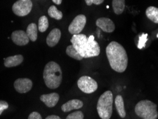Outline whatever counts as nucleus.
Segmentation results:
<instances>
[{
	"instance_id": "obj_4",
	"label": "nucleus",
	"mask_w": 158,
	"mask_h": 119,
	"mask_svg": "<svg viewBox=\"0 0 158 119\" xmlns=\"http://www.w3.org/2000/svg\"><path fill=\"white\" fill-rule=\"evenodd\" d=\"M113 96L110 91H107L100 96L97 104L98 113L101 119H110L113 113Z\"/></svg>"
},
{
	"instance_id": "obj_28",
	"label": "nucleus",
	"mask_w": 158,
	"mask_h": 119,
	"mask_svg": "<svg viewBox=\"0 0 158 119\" xmlns=\"http://www.w3.org/2000/svg\"><path fill=\"white\" fill-rule=\"evenodd\" d=\"M46 119H61L59 116H55V115H52V116H48V117H46Z\"/></svg>"
},
{
	"instance_id": "obj_20",
	"label": "nucleus",
	"mask_w": 158,
	"mask_h": 119,
	"mask_svg": "<svg viewBox=\"0 0 158 119\" xmlns=\"http://www.w3.org/2000/svg\"><path fill=\"white\" fill-rule=\"evenodd\" d=\"M48 14L52 18L55 19L56 20H61L63 17V14L61 11L56 8L54 5L51 6L48 10Z\"/></svg>"
},
{
	"instance_id": "obj_15",
	"label": "nucleus",
	"mask_w": 158,
	"mask_h": 119,
	"mask_svg": "<svg viewBox=\"0 0 158 119\" xmlns=\"http://www.w3.org/2000/svg\"><path fill=\"white\" fill-rule=\"evenodd\" d=\"M4 66L7 68L17 66L22 64L24 60V57L22 55H15L13 57H9L4 59Z\"/></svg>"
},
{
	"instance_id": "obj_18",
	"label": "nucleus",
	"mask_w": 158,
	"mask_h": 119,
	"mask_svg": "<svg viewBox=\"0 0 158 119\" xmlns=\"http://www.w3.org/2000/svg\"><path fill=\"white\" fill-rule=\"evenodd\" d=\"M37 29L38 27L36 24L31 23L27 27V34L31 41H36L37 39Z\"/></svg>"
},
{
	"instance_id": "obj_21",
	"label": "nucleus",
	"mask_w": 158,
	"mask_h": 119,
	"mask_svg": "<svg viewBox=\"0 0 158 119\" xmlns=\"http://www.w3.org/2000/svg\"><path fill=\"white\" fill-rule=\"evenodd\" d=\"M66 53L67 55L69 56V57L71 58H73L74 59L81 61L83 59V58L79 54L76 49L73 47V45L68 46V47L66 48Z\"/></svg>"
},
{
	"instance_id": "obj_22",
	"label": "nucleus",
	"mask_w": 158,
	"mask_h": 119,
	"mask_svg": "<svg viewBox=\"0 0 158 119\" xmlns=\"http://www.w3.org/2000/svg\"><path fill=\"white\" fill-rule=\"evenodd\" d=\"M48 27V21L46 16H42L39 19V30L41 32H44L47 30Z\"/></svg>"
},
{
	"instance_id": "obj_14",
	"label": "nucleus",
	"mask_w": 158,
	"mask_h": 119,
	"mask_svg": "<svg viewBox=\"0 0 158 119\" xmlns=\"http://www.w3.org/2000/svg\"><path fill=\"white\" fill-rule=\"evenodd\" d=\"M61 32L60 29H53L46 38V44H48V46L53 47L59 43L60 39H61Z\"/></svg>"
},
{
	"instance_id": "obj_3",
	"label": "nucleus",
	"mask_w": 158,
	"mask_h": 119,
	"mask_svg": "<svg viewBox=\"0 0 158 119\" xmlns=\"http://www.w3.org/2000/svg\"><path fill=\"white\" fill-rule=\"evenodd\" d=\"M44 79L46 86L51 89H56L61 85L62 71L57 63L50 62L44 70Z\"/></svg>"
},
{
	"instance_id": "obj_30",
	"label": "nucleus",
	"mask_w": 158,
	"mask_h": 119,
	"mask_svg": "<svg viewBox=\"0 0 158 119\" xmlns=\"http://www.w3.org/2000/svg\"><path fill=\"white\" fill-rule=\"evenodd\" d=\"M157 38H158V34H157Z\"/></svg>"
},
{
	"instance_id": "obj_9",
	"label": "nucleus",
	"mask_w": 158,
	"mask_h": 119,
	"mask_svg": "<svg viewBox=\"0 0 158 119\" xmlns=\"http://www.w3.org/2000/svg\"><path fill=\"white\" fill-rule=\"evenodd\" d=\"M32 86H33V83H32L31 80L27 78L18 79L14 83L15 90L20 94L29 92L31 89Z\"/></svg>"
},
{
	"instance_id": "obj_24",
	"label": "nucleus",
	"mask_w": 158,
	"mask_h": 119,
	"mask_svg": "<svg viewBox=\"0 0 158 119\" xmlns=\"http://www.w3.org/2000/svg\"><path fill=\"white\" fill-rule=\"evenodd\" d=\"M84 118V115H83L82 111H75L73 113L67 116L66 119H83Z\"/></svg>"
},
{
	"instance_id": "obj_23",
	"label": "nucleus",
	"mask_w": 158,
	"mask_h": 119,
	"mask_svg": "<svg viewBox=\"0 0 158 119\" xmlns=\"http://www.w3.org/2000/svg\"><path fill=\"white\" fill-rule=\"evenodd\" d=\"M148 34H143L140 35V37H139V41H138V47L140 49H142L145 46L146 42L148 41Z\"/></svg>"
},
{
	"instance_id": "obj_29",
	"label": "nucleus",
	"mask_w": 158,
	"mask_h": 119,
	"mask_svg": "<svg viewBox=\"0 0 158 119\" xmlns=\"http://www.w3.org/2000/svg\"><path fill=\"white\" fill-rule=\"evenodd\" d=\"M53 2V3L58 4V5H59V4H61V3L62 2V0H52Z\"/></svg>"
},
{
	"instance_id": "obj_17",
	"label": "nucleus",
	"mask_w": 158,
	"mask_h": 119,
	"mask_svg": "<svg viewBox=\"0 0 158 119\" xmlns=\"http://www.w3.org/2000/svg\"><path fill=\"white\" fill-rule=\"evenodd\" d=\"M146 16L155 24H158V8L155 6H149L145 11Z\"/></svg>"
},
{
	"instance_id": "obj_12",
	"label": "nucleus",
	"mask_w": 158,
	"mask_h": 119,
	"mask_svg": "<svg viewBox=\"0 0 158 119\" xmlns=\"http://www.w3.org/2000/svg\"><path fill=\"white\" fill-rule=\"evenodd\" d=\"M40 100L45 104L46 106L54 107L59 100V95L57 93H51L49 94H44L40 96Z\"/></svg>"
},
{
	"instance_id": "obj_2",
	"label": "nucleus",
	"mask_w": 158,
	"mask_h": 119,
	"mask_svg": "<svg viewBox=\"0 0 158 119\" xmlns=\"http://www.w3.org/2000/svg\"><path fill=\"white\" fill-rule=\"evenodd\" d=\"M72 45L83 58L98 57L101 49L98 43L94 40V36L87 37L86 35L79 34L73 35L71 39Z\"/></svg>"
},
{
	"instance_id": "obj_6",
	"label": "nucleus",
	"mask_w": 158,
	"mask_h": 119,
	"mask_svg": "<svg viewBox=\"0 0 158 119\" xmlns=\"http://www.w3.org/2000/svg\"><path fill=\"white\" fill-rule=\"evenodd\" d=\"M78 88L85 94H92L98 88V83L94 79L88 76H83L78 80Z\"/></svg>"
},
{
	"instance_id": "obj_8",
	"label": "nucleus",
	"mask_w": 158,
	"mask_h": 119,
	"mask_svg": "<svg viewBox=\"0 0 158 119\" xmlns=\"http://www.w3.org/2000/svg\"><path fill=\"white\" fill-rule=\"evenodd\" d=\"M86 24V17L83 15H79L73 19L69 27V32L71 34H79Z\"/></svg>"
},
{
	"instance_id": "obj_11",
	"label": "nucleus",
	"mask_w": 158,
	"mask_h": 119,
	"mask_svg": "<svg viewBox=\"0 0 158 119\" xmlns=\"http://www.w3.org/2000/svg\"><path fill=\"white\" fill-rule=\"evenodd\" d=\"M96 26L101 29L103 32L111 33L115 30V24L110 19L106 17H101L96 20Z\"/></svg>"
},
{
	"instance_id": "obj_1",
	"label": "nucleus",
	"mask_w": 158,
	"mask_h": 119,
	"mask_svg": "<svg viewBox=\"0 0 158 119\" xmlns=\"http://www.w3.org/2000/svg\"><path fill=\"white\" fill-rule=\"evenodd\" d=\"M106 55L112 69L123 73L127 69L128 58L124 47L116 41H112L106 47Z\"/></svg>"
},
{
	"instance_id": "obj_26",
	"label": "nucleus",
	"mask_w": 158,
	"mask_h": 119,
	"mask_svg": "<svg viewBox=\"0 0 158 119\" xmlns=\"http://www.w3.org/2000/svg\"><path fill=\"white\" fill-rule=\"evenodd\" d=\"M8 107L9 104H7V102L4 101H0V116H1L2 112L8 108Z\"/></svg>"
},
{
	"instance_id": "obj_27",
	"label": "nucleus",
	"mask_w": 158,
	"mask_h": 119,
	"mask_svg": "<svg viewBox=\"0 0 158 119\" xmlns=\"http://www.w3.org/2000/svg\"><path fill=\"white\" fill-rule=\"evenodd\" d=\"M28 119H42L41 116L39 114L38 112H32L31 113H30V115L28 117Z\"/></svg>"
},
{
	"instance_id": "obj_7",
	"label": "nucleus",
	"mask_w": 158,
	"mask_h": 119,
	"mask_svg": "<svg viewBox=\"0 0 158 119\" xmlns=\"http://www.w3.org/2000/svg\"><path fill=\"white\" fill-rule=\"evenodd\" d=\"M32 6L31 0H19L13 4L12 11L19 17H24L31 12Z\"/></svg>"
},
{
	"instance_id": "obj_25",
	"label": "nucleus",
	"mask_w": 158,
	"mask_h": 119,
	"mask_svg": "<svg viewBox=\"0 0 158 119\" xmlns=\"http://www.w3.org/2000/svg\"><path fill=\"white\" fill-rule=\"evenodd\" d=\"M85 1L88 6H90L93 4H96V5H99V4L103 3L104 0H85Z\"/></svg>"
},
{
	"instance_id": "obj_31",
	"label": "nucleus",
	"mask_w": 158,
	"mask_h": 119,
	"mask_svg": "<svg viewBox=\"0 0 158 119\" xmlns=\"http://www.w3.org/2000/svg\"><path fill=\"white\" fill-rule=\"evenodd\" d=\"M144 119H145V118H144Z\"/></svg>"
},
{
	"instance_id": "obj_13",
	"label": "nucleus",
	"mask_w": 158,
	"mask_h": 119,
	"mask_svg": "<svg viewBox=\"0 0 158 119\" xmlns=\"http://www.w3.org/2000/svg\"><path fill=\"white\" fill-rule=\"evenodd\" d=\"M83 103L81 100L78 99H73L70 100L66 104L62 105L61 110L64 112H69L72 110H78L83 107Z\"/></svg>"
},
{
	"instance_id": "obj_16",
	"label": "nucleus",
	"mask_w": 158,
	"mask_h": 119,
	"mask_svg": "<svg viewBox=\"0 0 158 119\" xmlns=\"http://www.w3.org/2000/svg\"><path fill=\"white\" fill-rule=\"evenodd\" d=\"M115 104L116 110L118 111V113L121 118H125L126 116V112L125 110V106H124V101L122 96L118 95L115 99Z\"/></svg>"
},
{
	"instance_id": "obj_10",
	"label": "nucleus",
	"mask_w": 158,
	"mask_h": 119,
	"mask_svg": "<svg viewBox=\"0 0 158 119\" xmlns=\"http://www.w3.org/2000/svg\"><path fill=\"white\" fill-rule=\"evenodd\" d=\"M11 39L13 42L18 46H24L29 43V38L27 32L22 30L15 31L11 34Z\"/></svg>"
},
{
	"instance_id": "obj_5",
	"label": "nucleus",
	"mask_w": 158,
	"mask_h": 119,
	"mask_svg": "<svg viewBox=\"0 0 158 119\" xmlns=\"http://www.w3.org/2000/svg\"><path fill=\"white\" fill-rule=\"evenodd\" d=\"M136 115L142 119H156L158 117L157 105L149 100H143L136 104Z\"/></svg>"
},
{
	"instance_id": "obj_19",
	"label": "nucleus",
	"mask_w": 158,
	"mask_h": 119,
	"mask_svg": "<svg viewBox=\"0 0 158 119\" xmlns=\"http://www.w3.org/2000/svg\"><path fill=\"white\" fill-rule=\"evenodd\" d=\"M125 7V0H113V8L116 15H121Z\"/></svg>"
}]
</instances>
